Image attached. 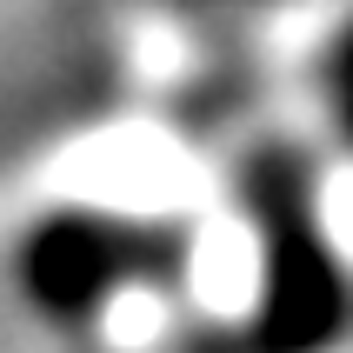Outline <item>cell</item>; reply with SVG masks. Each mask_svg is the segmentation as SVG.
Wrapping results in <instances>:
<instances>
[{
    "label": "cell",
    "instance_id": "cell-1",
    "mask_svg": "<svg viewBox=\"0 0 353 353\" xmlns=\"http://www.w3.org/2000/svg\"><path fill=\"white\" fill-rule=\"evenodd\" d=\"M234 200L260 234V353H327L353 327V280L334 240L320 234V167L287 134L247 147L234 174Z\"/></svg>",
    "mask_w": 353,
    "mask_h": 353
},
{
    "label": "cell",
    "instance_id": "cell-5",
    "mask_svg": "<svg viewBox=\"0 0 353 353\" xmlns=\"http://www.w3.org/2000/svg\"><path fill=\"white\" fill-rule=\"evenodd\" d=\"M160 7L180 20H240V14H260V7H287V0H160Z\"/></svg>",
    "mask_w": 353,
    "mask_h": 353
},
{
    "label": "cell",
    "instance_id": "cell-2",
    "mask_svg": "<svg viewBox=\"0 0 353 353\" xmlns=\"http://www.w3.org/2000/svg\"><path fill=\"white\" fill-rule=\"evenodd\" d=\"M180 267V234L167 227H140V220H107V214H60L34 227L20 247V280L40 307L54 314H87L120 287Z\"/></svg>",
    "mask_w": 353,
    "mask_h": 353
},
{
    "label": "cell",
    "instance_id": "cell-4",
    "mask_svg": "<svg viewBox=\"0 0 353 353\" xmlns=\"http://www.w3.org/2000/svg\"><path fill=\"white\" fill-rule=\"evenodd\" d=\"M314 94H320V114H327L334 140L353 154V14H340L334 34L320 40V54H314Z\"/></svg>",
    "mask_w": 353,
    "mask_h": 353
},
{
    "label": "cell",
    "instance_id": "cell-3",
    "mask_svg": "<svg viewBox=\"0 0 353 353\" xmlns=\"http://www.w3.org/2000/svg\"><path fill=\"white\" fill-rule=\"evenodd\" d=\"M267 100V67L254 54H220L174 87V120L187 134H220Z\"/></svg>",
    "mask_w": 353,
    "mask_h": 353
}]
</instances>
